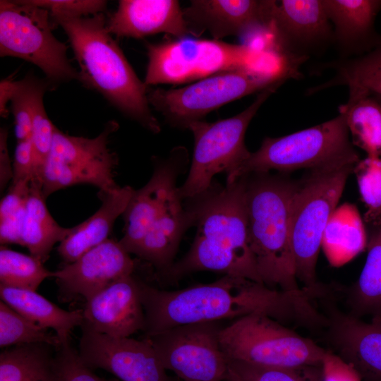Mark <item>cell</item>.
I'll list each match as a JSON object with an SVG mask.
<instances>
[{
    "instance_id": "1",
    "label": "cell",
    "mask_w": 381,
    "mask_h": 381,
    "mask_svg": "<svg viewBox=\"0 0 381 381\" xmlns=\"http://www.w3.org/2000/svg\"><path fill=\"white\" fill-rule=\"evenodd\" d=\"M140 287L145 316L144 337L179 325L236 320L252 313H262L281 322L304 323L312 310L304 293H286L231 275L174 291L157 289L141 279Z\"/></svg>"
},
{
    "instance_id": "2",
    "label": "cell",
    "mask_w": 381,
    "mask_h": 381,
    "mask_svg": "<svg viewBox=\"0 0 381 381\" xmlns=\"http://www.w3.org/2000/svg\"><path fill=\"white\" fill-rule=\"evenodd\" d=\"M246 186L247 176L224 186L213 181L186 200L195 236L186 254L157 276L159 280L174 283L193 272L211 271L263 284L249 243Z\"/></svg>"
},
{
    "instance_id": "3",
    "label": "cell",
    "mask_w": 381,
    "mask_h": 381,
    "mask_svg": "<svg viewBox=\"0 0 381 381\" xmlns=\"http://www.w3.org/2000/svg\"><path fill=\"white\" fill-rule=\"evenodd\" d=\"M50 15L68 36L80 67L78 80L99 92L123 114L149 131L159 133L161 126L150 107L148 87L109 32L104 13Z\"/></svg>"
},
{
    "instance_id": "4",
    "label": "cell",
    "mask_w": 381,
    "mask_h": 381,
    "mask_svg": "<svg viewBox=\"0 0 381 381\" xmlns=\"http://www.w3.org/2000/svg\"><path fill=\"white\" fill-rule=\"evenodd\" d=\"M297 182L269 173L247 175L249 243L262 282L291 294L306 292L296 277L290 212Z\"/></svg>"
},
{
    "instance_id": "5",
    "label": "cell",
    "mask_w": 381,
    "mask_h": 381,
    "mask_svg": "<svg viewBox=\"0 0 381 381\" xmlns=\"http://www.w3.org/2000/svg\"><path fill=\"white\" fill-rule=\"evenodd\" d=\"M360 160L344 116L278 138H265L259 149L226 175V183L272 170L290 172L356 165Z\"/></svg>"
},
{
    "instance_id": "6",
    "label": "cell",
    "mask_w": 381,
    "mask_h": 381,
    "mask_svg": "<svg viewBox=\"0 0 381 381\" xmlns=\"http://www.w3.org/2000/svg\"><path fill=\"white\" fill-rule=\"evenodd\" d=\"M355 165L310 171L297 182L290 212L291 243L296 277L312 296L322 293L316 266L327 224L337 207Z\"/></svg>"
},
{
    "instance_id": "7",
    "label": "cell",
    "mask_w": 381,
    "mask_h": 381,
    "mask_svg": "<svg viewBox=\"0 0 381 381\" xmlns=\"http://www.w3.org/2000/svg\"><path fill=\"white\" fill-rule=\"evenodd\" d=\"M219 341L228 359L270 368L320 366L327 351L262 313L224 327Z\"/></svg>"
},
{
    "instance_id": "8",
    "label": "cell",
    "mask_w": 381,
    "mask_h": 381,
    "mask_svg": "<svg viewBox=\"0 0 381 381\" xmlns=\"http://www.w3.org/2000/svg\"><path fill=\"white\" fill-rule=\"evenodd\" d=\"M284 81L260 92L249 107L235 116L214 122L195 121L188 126L194 137V149L188 175L179 187L183 200L204 192L216 174L231 173L248 157L250 152L245 145L247 128L261 106Z\"/></svg>"
},
{
    "instance_id": "9",
    "label": "cell",
    "mask_w": 381,
    "mask_h": 381,
    "mask_svg": "<svg viewBox=\"0 0 381 381\" xmlns=\"http://www.w3.org/2000/svg\"><path fill=\"white\" fill-rule=\"evenodd\" d=\"M284 80L282 74L242 68L217 73L180 88H147L150 104L171 127L188 126L211 111Z\"/></svg>"
},
{
    "instance_id": "10",
    "label": "cell",
    "mask_w": 381,
    "mask_h": 381,
    "mask_svg": "<svg viewBox=\"0 0 381 381\" xmlns=\"http://www.w3.org/2000/svg\"><path fill=\"white\" fill-rule=\"evenodd\" d=\"M145 46L148 63L144 83L147 87L192 82L233 69L254 68L257 56L250 47L214 39H168Z\"/></svg>"
},
{
    "instance_id": "11",
    "label": "cell",
    "mask_w": 381,
    "mask_h": 381,
    "mask_svg": "<svg viewBox=\"0 0 381 381\" xmlns=\"http://www.w3.org/2000/svg\"><path fill=\"white\" fill-rule=\"evenodd\" d=\"M50 12L26 1H0V55L22 59L39 67L49 83L78 79L67 46L54 35Z\"/></svg>"
},
{
    "instance_id": "12",
    "label": "cell",
    "mask_w": 381,
    "mask_h": 381,
    "mask_svg": "<svg viewBox=\"0 0 381 381\" xmlns=\"http://www.w3.org/2000/svg\"><path fill=\"white\" fill-rule=\"evenodd\" d=\"M118 128L116 122L109 121L97 137L88 138L69 135L56 127L50 152L37 181L44 198L78 184L96 186L99 193L119 189L114 180L118 161L108 147L110 135Z\"/></svg>"
},
{
    "instance_id": "13",
    "label": "cell",
    "mask_w": 381,
    "mask_h": 381,
    "mask_svg": "<svg viewBox=\"0 0 381 381\" xmlns=\"http://www.w3.org/2000/svg\"><path fill=\"white\" fill-rule=\"evenodd\" d=\"M221 321L176 326L147 338L166 370L183 381L226 380L228 358L221 347Z\"/></svg>"
},
{
    "instance_id": "14",
    "label": "cell",
    "mask_w": 381,
    "mask_h": 381,
    "mask_svg": "<svg viewBox=\"0 0 381 381\" xmlns=\"http://www.w3.org/2000/svg\"><path fill=\"white\" fill-rule=\"evenodd\" d=\"M152 163L151 178L143 187L134 190L122 214L123 236L119 241L130 254L158 221L184 205L176 181L189 163L187 149L176 146L166 158L155 157Z\"/></svg>"
},
{
    "instance_id": "15",
    "label": "cell",
    "mask_w": 381,
    "mask_h": 381,
    "mask_svg": "<svg viewBox=\"0 0 381 381\" xmlns=\"http://www.w3.org/2000/svg\"><path fill=\"white\" fill-rule=\"evenodd\" d=\"M78 353L83 363L121 381H171L147 338L114 337L82 325Z\"/></svg>"
},
{
    "instance_id": "16",
    "label": "cell",
    "mask_w": 381,
    "mask_h": 381,
    "mask_svg": "<svg viewBox=\"0 0 381 381\" xmlns=\"http://www.w3.org/2000/svg\"><path fill=\"white\" fill-rule=\"evenodd\" d=\"M135 264L119 241L107 239L73 262L52 272L64 296L89 300L119 279L134 273Z\"/></svg>"
},
{
    "instance_id": "17",
    "label": "cell",
    "mask_w": 381,
    "mask_h": 381,
    "mask_svg": "<svg viewBox=\"0 0 381 381\" xmlns=\"http://www.w3.org/2000/svg\"><path fill=\"white\" fill-rule=\"evenodd\" d=\"M140 281L133 273L123 277L86 301L82 325L119 338L143 332L145 316Z\"/></svg>"
},
{
    "instance_id": "18",
    "label": "cell",
    "mask_w": 381,
    "mask_h": 381,
    "mask_svg": "<svg viewBox=\"0 0 381 381\" xmlns=\"http://www.w3.org/2000/svg\"><path fill=\"white\" fill-rule=\"evenodd\" d=\"M270 0H191L183 9L190 35L208 32L214 40L267 28Z\"/></svg>"
},
{
    "instance_id": "19",
    "label": "cell",
    "mask_w": 381,
    "mask_h": 381,
    "mask_svg": "<svg viewBox=\"0 0 381 381\" xmlns=\"http://www.w3.org/2000/svg\"><path fill=\"white\" fill-rule=\"evenodd\" d=\"M327 337L337 354L364 381H381V315L365 322L351 314L331 312Z\"/></svg>"
},
{
    "instance_id": "20",
    "label": "cell",
    "mask_w": 381,
    "mask_h": 381,
    "mask_svg": "<svg viewBox=\"0 0 381 381\" xmlns=\"http://www.w3.org/2000/svg\"><path fill=\"white\" fill-rule=\"evenodd\" d=\"M107 27L110 34L120 37L140 39L166 33L181 39L190 35L176 0H121Z\"/></svg>"
},
{
    "instance_id": "21",
    "label": "cell",
    "mask_w": 381,
    "mask_h": 381,
    "mask_svg": "<svg viewBox=\"0 0 381 381\" xmlns=\"http://www.w3.org/2000/svg\"><path fill=\"white\" fill-rule=\"evenodd\" d=\"M323 0H270L267 29L279 45L308 47L331 34Z\"/></svg>"
},
{
    "instance_id": "22",
    "label": "cell",
    "mask_w": 381,
    "mask_h": 381,
    "mask_svg": "<svg viewBox=\"0 0 381 381\" xmlns=\"http://www.w3.org/2000/svg\"><path fill=\"white\" fill-rule=\"evenodd\" d=\"M134 189L125 186L107 193H99L102 205L81 224L72 227L57 251L66 264L78 260L88 250L108 239L116 219L125 211Z\"/></svg>"
},
{
    "instance_id": "23",
    "label": "cell",
    "mask_w": 381,
    "mask_h": 381,
    "mask_svg": "<svg viewBox=\"0 0 381 381\" xmlns=\"http://www.w3.org/2000/svg\"><path fill=\"white\" fill-rule=\"evenodd\" d=\"M1 301L38 325L54 330L61 344L70 341L75 327L83 322V310H65L36 291L0 285Z\"/></svg>"
},
{
    "instance_id": "24",
    "label": "cell",
    "mask_w": 381,
    "mask_h": 381,
    "mask_svg": "<svg viewBox=\"0 0 381 381\" xmlns=\"http://www.w3.org/2000/svg\"><path fill=\"white\" fill-rule=\"evenodd\" d=\"M348 101L339 107L351 142L367 156L381 157V102L370 92L350 86Z\"/></svg>"
},
{
    "instance_id": "25",
    "label": "cell",
    "mask_w": 381,
    "mask_h": 381,
    "mask_svg": "<svg viewBox=\"0 0 381 381\" xmlns=\"http://www.w3.org/2000/svg\"><path fill=\"white\" fill-rule=\"evenodd\" d=\"M45 200L40 183L31 181L20 246L26 247L31 255L43 263L49 258L54 246L72 231V228H64L54 220Z\"/></svg>"
},
{
    "instance_id": "26",
    "label": "cell",
    "mask_w": 381,
    "mask_h": 381,
    "mask_svg": "<svg viewBox=\"0 0 381 381\" xmlns=\"http://www.w3.org/2000/svg\"><path fill=\"white\" fill-rule=\"evenodd\" d=\"M334 35L343 45L370 40L377 44L374 23L381 10V0H323Z\"/></svg>"
},
{
    "instance_id": "27",
    "label": "cell",
    "mask_w": 381,
    "mask_h": 381,
    "mask_svg": "<svg viewBox=\"0 0 381 381\" xmlns=\"http://www.w3.org/2000/svg\"><path fill=\"white\" fill-rule=\"evenodd\" d=\"M363 221L356 206L344 204L332 215L322 241V248L329 264L341 266L368 246Z\"/></svg>"
},
{
    "instance_id": "28",
    "label": "cell",
    "mask_w": 381,
    "mask_h": 381,
    "mask_svg": "<svg viewBox=\"0 0 381 381\" xmlns=\"http://www.w3.org/2000/svg\"><path fill=\"white\" fill-rule=\"evenodd\" d=\"M55 347L31 344L4 349L0 381H59Z\"/></svg>"
},
{
    "instance_id": "29",
    "label": "cell",
    "mask_w": 381,
    "mask_h": 381,
    "mask_svg": "<svg viewBox=\"0 0 381 381\" xmlns=\"http://www.w3.org/2000/svg\"><path fill=\"white\" fill-rule=\"evenodd\" d=\"M368 255L363 270L350 289L351 315L361 318L381 314V224L368 242Z\"/></svg>"
},
{
    "instance_id": "30",
    "label": "cell",
    "mask_w": 381,
    "mask_h": 381,
    "mask_svg": "<svg viewBox=\"0 0 381 381\" xmlns=\"http://www.w3.org/2000/svg\"><path fill=\"white\" fill-rule=\"evenodd\" d=\"M336 66L337 75L318 89L340 85L353 86L381 99V40L367 54Z\"/></svg>"
},
{
    "instance_id": "31",
    "label": "cell",
    "mask_w": 381,
    "mask_h": 381,
    "mask_svg": "<svg viewBox=\"0 0 381 381\" xmlns=\"http://www.w3.org/2000/svg\"><path fill=\"white\" fill-rule=\"evenodd\" d=\"M44 83L43 80L32 75L18 81L7 79L1 82L0 104L6 107L11 102L18 142L31 138L33 102L38 89Z\"/></svg>"
},
{
    "instance_id": "32",
    "label": "cell",
    "mask_w": 381,
    "mask_h": 381,
    "mask_svg": "<svg viewBox=\"0 0 381 381\" xmlns=\"http://www.w3.org/2000/svg\"><path fill=\"white\" fill-rule=\"evenodd\" d=\"M52 274L39 259L1 246L0 285L37 291Z\"/></svg>"
},
{
    "instance_id": "33",
    "label": "cell",
    "mask_w": 381,
    "mask_h": 381,
    "mask_svg": "<svg viewBox=\"0 0 381 381\" xmlns=\"http://www.w3.org/2000/svg\"><path fill=\"white\" fill-rule=\"evenodd\" d=\"M61 345L56 334L49 332L0 301V346L1 349L31 344Z\"/></svg>"
},
{
    "instance_id": "34",
    "label": "cell",
    "mask_w": 381,
    "mask_h": 381,
    "mask_svg": "<svg viewBox=\"0 0 381 381\" xmlns=\"http://www.w3.org/2000/svg\"><path fill=\"white\" fill-rule=\"evenodd\" d=\"M227 381H322L320 366L270 368L228 359Z\"/></svg>"
},
{
    "instance_id": "35",
    "label": "cell",
    "mask_w": 381,
    "mask_h": 381,
    "mask_svg": "<svg viewBox=\"0 0 381 381\" xmlns=\"http://www.w3.org/2000/svg\"><path fill=\"white\" fill-rule=\"evenodd\" d=\"M30 181L11 183L0 203V243L20 244Z\"/></svg>"
},
{
    "instance_id": "36",
    "label": "cell",
    "mask_w": 381,
    "mask_h": 381,
    "mask_svg": "<svg viewBox=\"0 0 381 381\" xmlns=\"http://www.w3.org/2000/svg\"><path fill=\"white\" fill-rule=\"evenodd\" d=\"M46 80L38 89L33 102L31 140L34 152V174L32 181H38L50 152L56 126L44 109L43 97L49 88Z\"/></svg>"
},
{
    "instance_id": "37",
    "label": "cell",
    "mask_w": 381,
    "mask_h": 381,
    "mask_svg": "<svg viewBox=\"0 0 381 381\" xmlns=\"http://www.w3.org/2000/svg\"><path fill=\"white\" fill-rule=\"evenodd\" d=\"M353 173L366 207L365 220L375 224L381 222V157L367 156L360 159Z\"/></svg>"
},
{
    "instance_id": "38",
    "label": "cell",
    "mask_w": 381,
    "mask_h": 381,
    "mask_svg": "<svg viewBox=\"0 0 381 381\" xmlns=\"http://www.w3.org/2000/svg\"><path fill=\"white\" fill-rule=\"evenodd\" d=\"M55 361L59 381H119L118 379H104L97 375L83 363L78 351L71 346L70 341L55 349Z\"/></svg>"
},
{
    "instance_id": "39",
    "label": "cell",
    "mask_w": 381,
    "mask_h": 381,
    "mask_svg": "<svg viewBox=\"0 0 381 381\" xmlns=\"http://www.w3.org/2000/svg\"><path fill=\"white\" fill-rule=\"evenodd\" d=\"M35 6L45 8L50 13L87 16L103 13L106 1L100 0H28Z\"/></svg>"
},
{
    "instance_id": "40",
    "label": "cell",
    "mask_w": 381,
    "mask_h": 381,
    "mask_svg": "<svg viewBox=\"0 0 381 381\" xmlns=\"http://www.w3.org/2000/svg\"><path fill=\"white\" fill-rule=\"evenodd\" d=\"M322 381H362L358 370L338 354L327 350L321 364Z\"/></svg>"
},
{
    "instance_id": "41",
    "label": "cell",
    "mask_w": 381,
    "mask_h": 381,
    "mask_svg": "<svg viewBox=\"0 0 381 381\" xmlns=\"http://www.w3.org/2000/svg\"><path fill=\"white\" fill-rule=\"evenodd\" d=\"M12 183L32 181L34 174V152L31 138L18 141L12 166Z\"/></svg>"
},
{
    "instance_id": "42",
    "label": "cell",
    "mask_w": 381,
    "mask_h": 381,
    "mask_svg": "<svg viewBox=\"0 0 381 381\" xmlns=\"http://www.w3.org/2000/svg\"><path fill=\"white\" fill-rule=\"evenodd\" d=\"M8 131L1 128L0 131V190H4L13 178V168L8 150Z\"/></svg>"
},
{
    "instance_id": "43",
    "label": "cell",
    "mask_w": 381,
    "mask_h": 381,
    "mask_svg": "<svg viewBox=\"0 0 381 381\" xmlns=\"http://www.w3.org/2000/svg\"><path fill=\"white\" fill-rule=\"evenodd\" d=\"M377 99H379V100L380 101V102H381V99H379V98H377Z\"/></svg>"
},
{
    "instance_id": "44",
    "label": "cell",
    "mask_w": 381,
    "mask_h": 381,
    "mask_svg": "<svg viewBox=\"0 0 381 381\" xmlns=\"http://www.w3.org/2000/svg\"><path fill=\"white\" fill-rule=\"evenodd\" d=\"M381 315V314H380Z\"/></svg>"
}]
</instances>
